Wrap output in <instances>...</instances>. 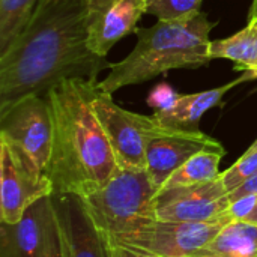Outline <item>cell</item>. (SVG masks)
<instances>
[{
	"mask_svg": "<svg viewBox=\"0 0 257 257\" xmlns=\"http://www.w3.org/2000/svg\"><path fill=\"white\" fill-rule=\"evenodd\" d=\"M226 154L215 151H203L190 158L185 164H182L163 187H185V185H197L211 182L221 176L220 163ZM161 187V188H163Z\"/></svg>",
	"mask_w": 257,
	"mask_h": 257,
	"instance_id": "17",
	"label": "cell"
},
{
	"mask_svg": "<svg viewBox=\"0 0 257 257\" xmlns=\"http://www.w3.org/2000/svg\"><path fill=\"white\" fill-rule=\"evenodd\" d=\"M184 257H226V256H220V254H190V256H184Z\"/></svg>",
	"mask_w": 257,
	"mask_h": 257,
	"instance_id": "25",
	"label": "cell"
},
{
	"mask_svg": "<svg viewBox=\"0 0 257 257\" xmlns=\"http://www.w3.org/2000/svg\"><path fill=\"white\" fill-rule=\"evenodd\" d=\"M257 74L253 71H242V75L226 83L224 86L190 93V95H179L175 104L164 110L155 111L154 116L166 126L187 130V131H199V122L206 111L218 105L223 96L238 84H242L250 80H256Z\"/></svg>",
	"mask_w": 257,
	"mask_h": 257,
	"instance_id": "14",
	"label": "cell"
},
{
	"mask_svg": "<svg viewBox=\"0 0 257 257\" xmlns=\"http://www.w3.org/2000/svg\"><path fill=\"white\" fill-rule=\"evenodd\" d=\"M145 14L146 0H87L86 26L90 50L105 57L117 41L137 29Z\"/></svg>",
	"mask_w": 257,
	"mask_h": 257,
	"instance_id": "12",
	"label": "cell"
},
{
	"mask_svg": "<svg viewBox=\"0 0 257 257\" xmlns=\"http://www.w3.org/2000/svg\"><path fill=\"white\" fill-rule=\"evenodd\" d=\"M251 71H253V72H256V74H257V65L254 66V68H253V69H251Z\"/></svg>",
	"mask_w": 257,
	"mask_h": 257,
	"instance_id": "27",
	"label": "cell"
},
{
	"mask_svg": "<svg viewBox=\"0 0 257 257\" xmlns=\"http://www.w3.org/2000/svg\"><path fill=\"white\" fill-rule=\"evenodd\" d=\"M54 187L47 173L21 149L0 137V221L14 224Z\"/></svg>",
	"mask_w": 257,
	"mask_h": 257,
	"instance_id": "7",
	"label": "cell"
},
{
	"mask_svg": "<svg viewBox=\"0 0 257 257\" xmlns=\"http://www.w3.org/2000/svg\"><path fill=\"white\" fill-rule=\"evenodd\" d=\"M63 257H110L105 241L75 194L53 193Z\"/></svg>",
	"mask_w": 257,
	"mask_h": 257,
	"instance_id": "13",
	"label": "cell"
},
{
	"mask_svg": "<svg viewBox=\"0 0 257 257\" xmlns=\"http://www.w3.org/2000/svg\"><path fill=\"white\" fill-rule=\"evenodd\" d=\"M247 24H253L257 26V0H253L250 12H248V23Z\"/></svg>",
	"mask_w": 257,
	"mask_h": 257,
	"instance_id": "23",
	"label": "cell"
},
{
	"mask_svg": "<svg viewBox=\"0 0 257 257\" xmlns=\"http://www.w3.org/2000/svg\"><path fill=\"white\" fill-rule=\"evenodd\" d=\"M157 191L146 169L119 167L108 182L78 199L105 241L155 220Z\"/></svg>",
	"mask_w": 257,
	"mask_h": 257,
	"instance_id": "4",
	"label": "cell"
},
{
	"mask_svg": "<svg viewBox=\"0 0 257 257\" xmlns=\"http://www.w3.org/2000/svg\"><path fill=\"white\" fill-rule=\"evenodd\" d=\"M209 57L227 59L236 65V69L251 71L257 65V26L247 24L229 38L211 41Z\"/></svg>",
	"mask_w": 257,
	"mask_h": 257,
	"instance_id": "16",
	"label": "cell"
},
{
	"mask_svg": "<svg viewBox=\"0 0 257 257\" xmlns=\"http://www.w3.org/2000/svg\"><path fill=\"white\" fill-rule=\"evenodd\" d=\"M87 0H39L29 23L0 54V108L45 93L63 80L98 83L110 68L87 41Z\"/></svg>",
	"mask_w": 257,
	"mask_h": 257,
	"instance_id": "1",
	"label": "cell"
},
{
	"mask_svg": "<svg viewBox=\"0 0 257 257\" xmlns=\"http://www.w3.org/2000/svg\"><path fill=\"white\" fill-rule=\"evenodd\" d=\"M154 205L157 218L172 223H214L232 215V202L221 176L197 185L163 187Z\"/></svg>",
	"mask_w": 257,
	"mask_h": 257,
	"instance_id": "9",
	"label": "cell"
},
{
	"mask_svg": "<svg viewBox=\"0 0 257 257\" xmlns=\"http://www.w3.org/2000/svg\"><path fill=\"white\" fill-rule=\"evenodd\" d=\"M96 83L69 78L45 93L53 119L45 169L54 193L81 196L102 187L119 170L105 131L92 107Z\"/></svg>",
	"mask_w": 257,
	"mask_h": 257,
	"instance_id": "2",
	"label": "cell"
},
{
	"mask_svg": "<svg viewBox=\"0 0 257 257\" xmlns=\"http://www.w3.org/2000/svg\"><path fill=\"white\" fill-rule=\"evenodd\" d=\"M203 151L226 154L223 145L199 131L169 128L161 136L152 139L146 148V170L160 190L166 181L190 158Z\"/></svg>",
	"mask_w": 257,
	"mask_h": 257,
	"instance_id": "11",
	"label": "cell"
},
{
	"mask_svg": "<svg viewBox=\"0 0 257 257\" xmlns=\"http://www.w3.org/2000/svg\"><path fill=\"white\" fill-rule=\"evenodd\" d=\"M257 175V151L248 149L232 167L221 173V179L227 191H233L241 184Z\"/></svg>",
	"mask_w": 257,
	"mask_h": 257,
	"instance_id": "20",
	"label": "cell"
},
{
	"mask_svg": "<svg viewBox=\"0 0 257 257\" xmlns=\"http://www.w3.org/2000/svg\"><path fill=\"white\" fill-rule=\"evenodd\" d=\"M230 215L214 223H172L151 220L137 229L105 239L110 257H184L206 247L226 224Z\"/></svg>",
	"mask_w": 257,
	"mask_h": 257,
	"instance_id": "5",
	"label": "cell"
},
{
	"mask_svg": "<svg viewBox=\"0 0 257 257\" xmlns=\"http://www.w3.org/2000/svg\"><path fill=\"white\" fill-rule=\"evenodd\" d=\"M92 107L113 148L119 167L146 169L149 142L172 128L163 125L154 114L145 116L122 108L113 101L111 93H104L99 89L92 99Z\"/></svg>",
	"mask_w": 257,
	"mask_h": 257,
	"instance_id": "6",
	"label": "cell"
},
{
	"mask_svg": "<svg viewBox=\"0 0 257 257\" xmlns=\"http://www.w3.org/2000/svg\"><path fill=\"white\" fill-rule=\"evenodd\" d=\"M194 254H220L226 257H257V224L235 220L202 250Z\"/></svg>",
	"mask_w": 257,
	"mask_h": 257,
	"instance_id": "15",
	"label": "cell"
},
{
	"mask_svg": "<svg viewBox=\"0 0 257 257\" xmlns=\"http://www.w3.org/2000/svg\"><path fill=\"white\" fill-rule=\"evenodd\" d=\"M203 0H146L148 14L160 21L188 20L200 14Z\"/></svg>",
	"mask_w": 257,
	"mask_h": 257,
	"instance_id": "19",
	"label": "cell"
},
{
	"mask_svg": "<svg viewBox=\"0 0 257 257\" xmlns=\"http://www.w3.org/2000/svg\"><path fill=\"white\" fill-rule=\"evenodd\" d=\"M0 137L45 172L53 142V119L45 96L27 95L0 108Z\"/></svg>",
	"mask_w": 257,
	"mask_h": 257,
	"instance_id": "8",
	"label": "cell"
},
{
	"mask_svg": "<svg viewBox=\"0 0 257 257\" xmlns=\"http://www.w3.org/2000/svg\"><path fill=\"white\" fill-rule=\"evenodd\" d=\"M215 23L205 14L188 20L160 21L152 27L136 29L137 44L133 51L116 63L110 74L96 86L104 93L140 84L172 69L200 68L211 62L209 33Z\"/></svg>",
	"mask_w": 257,
	"mask_h": 257,
	"instance_id": "3",
	"label": "cell"
},
{
	"mask_svg": "<svg viewBox=\"0 0 257 257\" xmlns=\"http://www.w3.org/2000/svg\"><path fill=\"white\" fill-rule=\"evenodd\" d=\"M178 96H179V93H176L169 84L163 83L152 89V92L149 93V98H148V104L155 111H164L175 104Z\"/></svg>",
	"mask_w": 257,
	"mask_h": 257,
	"instance_id": "21",
	"label": "cell"
},
{
	"mask_svg": "<svg viewBox=\"0 0 257 257\" xmlns=\"http://www.w3.org/2000/svg\"><path fill=\"white\" fill-rule=\"evenodd\" d=\"M250 149H251V151H257V140L250 146Z\"/></svg>",
	"mask_w": 257,
	"mask_h": 257,
	"instance_id": "26",
	"label": "cell"
},
{
	"mask_svg": "<svg viewBox=\"0 0 257 257\" xmlns=\"http://www.w3.org/2000/svg\"><path fill=\"white\" fill-rule=\"evenodd\" d=\"M242 221H247V223H253V224H257V202L254 205V208L251 209V212L248 215H245L242 218Z\"/></svg>",
	"mask_w": 257,
	"mask_h": 257,
	"instance_id": "24",
	"label": "cell"
},
{
	"mask_svg": "<svg viewBox=\"0 0 257 257\" xmlns=\"http://www.w3.org/2000/svg\"><path fill=\"white\" fill-rule=\"evenodd\" d=\"M39 0H0V54L29 23Z\"/></svg>",
	"mask_w": 257,
	"mask_h": 257,
	"instance_id": "18",
	"label": "cell"
},
{
	"mask_svg": "<svg viewBox=\"0 0 257 257\" xmlns=\"http://www.w3.org/2000/svg\"><path fill=\"white\" fill-rule=\"evenodd\" d=\"M248 196H257V175L250 178L248 181H245L244 184H241L238 188H235L233 191L229 193V197H230V202H238L244 197H248Z\"/></svg>",
	"mask_w": 257,
	"mask_h": 257,
	"instance_id": "22",
	"label": "cell"
},
{
	"mask_svg": "<svg viewBox=\"0 0 257 257\" xmlns=\"http://www.w3.org/2000/svg\"><path fill=\"white\" fill-rule=\"evenodd\" d=\"M51 196L27 208L20 221H0V257H63Z\"/></svg>",
	"mask_w": 257,
	"mask_h": 257,
	"instance_id": "10",
	"label": "cell"
}]
</instances>
